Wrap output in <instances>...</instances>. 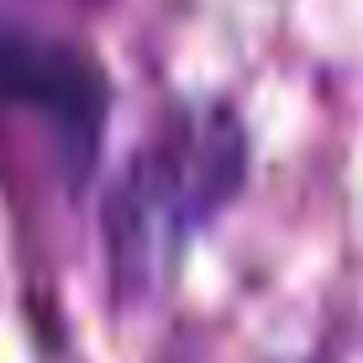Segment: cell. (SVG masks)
Masks as SVG:
<instances>
[{"instance_id": "obj_2", "label": "cell", "mask_w": 363, "mask_h": 363, "mask_svg": "<svg viewBox=\"0 0 363 363\" xmlns=\"http://www.w3.org/2000/svg\"><path fill=\"white\" fill-rule=\"evenodd\" d=\"M0 106L27 111L90 169L111 116V79L84 48L0 11Z\"/></svg>"}, {"instance_id": "obj_1", "label": "cell", "mask_w": 363, "mask_h": 363, "mask_svg": "<svg viewBox=\"0 0 363 363\" xmlns=\"http://www.w3.org/2000/svg\"><path fill=\"white\" fill-rule=\"evenodd\" d=\"M247 174V137L232 116H179L132 153L106 200V237L127 279L164 269L232 206Z\"/></svg>"}]
</instances>
